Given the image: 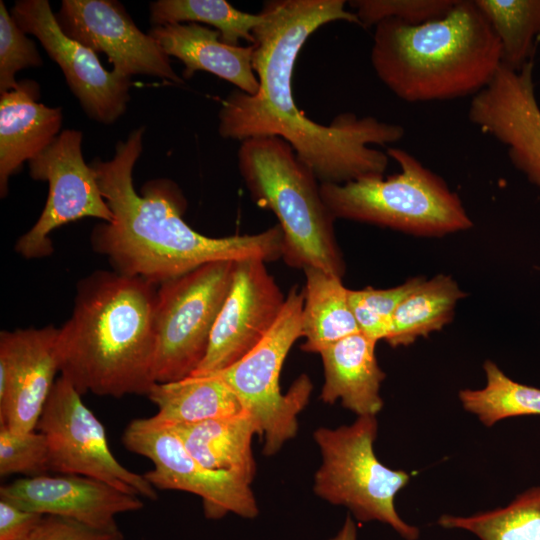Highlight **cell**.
I'll return each mask as SVG.
<instances>
[{"label": "cell", "mask_w": 540, "mask_h": 540, "mask_svg": "<svg viewBox=\"0 0 540 540\" xmlns=\"http://www.w3.org/2000/svg\"><path fill=\"white\" fill-rule=\"evenodd\" d=\"M144 127L118 141L108 161L95 159L101 193L113 219L97 224L91 233L93 250L107 258L112 270L156 286L215 261L249 258L273 262L282 258L283 232L276 224L262 232L210 237L183 219L187 202L171 180L133 185V168L141 155Z\"/></svg>", "instance_id": "obj_2"}, {"label": "cell", "mask_w": 540, "mask_h": 540, "mask_svg": "<svg viewBox=\"0 0 540 540\" xmlns=\"http://www.w3.org/2000/svg\"><path fill=\"white\" fill-rule=\"evenodd\" d=\"M344 0H274L260 11L252 67L259 81L254 95L238 89L222 102L218 114L221 137L243 141L253 137H280L313 172L320 184L382 177L387 153L371 147L401 140L404 128L373 116L346 112L323 125L309 119L296 105L292 78L296 58L305 41L319 27L333 21L360 25Z\"/></svg>", "instance_id": "obj_1"}, {"label": "cell", "mask_w": 540, "mask_h": 540, "mask_svg": "<svg viewBox=\"0 0 540 540\" xmlns=\"http://www.w3.org/2000/svg\"><path fill=\"white\" fill-rule=\"evenodd\" d=\"M0 499L20 508L76 520L104 529H116V516L143 508L137 495L81 475H41L18 479L0 488Z\"/></svg>", "instance_id": "obj_18"}, {"label": "cell", "mask_w": 540, "mask_h": 540, "mask_svg": "<svg viewBox=\"0 0 540 540\" xmlns=\"http://www.w3.org/2000/svg\"><path fill=\"white\" fill-rule=\"evenodd\" d=\"M457 0H355L350 1L360 25L371 27L386 19L420 25L446 16Z\"/></svg>", "instance_id": "obj_32"}, {"label": "cell", "mask_w": 540, "mask_h": 540, "mask_svg": "<svg viewBox=\"0 0 540 540\" xmlns=\"http://www.w3.org/2000/svg\"><path fill=\"white\" fill-rule=\"evenodd\" d=\"M146 396L157 407L150 418L166 426L191 425L244 412L235 393L218 374L155 383Z\"/></svg>", "instance_id": "obj_23"}, {"label": "cell", "mask_w": 540, "mask_h": 540, "mask_svg": "<svg viewBox=\"0 0 540 540\" xmlns=\"http://www.w3.org/2000/svg\"><path fill=\"white\" fill-rule=\"evenodd\" d=\"M25 540H124L119 528L104 530L73 519L44 515Z\"/></svg>", "instance_id": "obj_34"}, {"label": "cell", "mask_w": 540, "mask_h": 540, "mask_svg": "<svg viewBox=\"0 0 540 540\" xmlns=\"http://www.w3.org/2000/svg\"><path fill=\"white\" fill-rule=\"evenodd\" d=\"M257 258L235 262L233 280L213 327L206 355L192 375L217 374L248 354L277 321L285 300Z\"/></svg>", "instance_id": "obj_14"}, {"label": "cell", "mask_w": 540, "mask_h": 540, "mask_svg": "<svg viewBox=\"0 0 540 540\" xmlns=\"http://www.w3.org/2000/svg\"><path fill=\"white\" fill-rule=\"evenodd\" d=\"M58 328L0 333V425L14 432L36 429L59 372L55 355Z\"/></svg>", "instance_id": "obj_17"}, {"label": "cell", "mask_w": 540, "mask_h": 540, "mask_svg": "<svg viewBox=\"0 0 540 540\" xmlns=\"http://www.w3.org/2000/svg\"><path fill=\"white\" fill-rule=\"evenodd\" d=\"M156 292V285L114 270L83 277L72 313L58 328L60 376L81 395H147L156 383Z\"/></svg>", "instance_id": "obj_3"}, {"label": "cell", "mask_w": 540, "mask_h": 540, "mask_svg": "<svg viewBox=\"0 0 540 540\" xmlns=\"http://www.w3.org/2000/svg\"><path fill=\"white\" fill-rule=\"evenodd\" d=\"M304 289L293 285L267 335L242 359L217 373L235 393L243 411L264 439L265 456L276 454L298 431L297 416L307 405L313 385L300 375L283 394L280 374L294 343L302 337Z\"/></svg>", "instance_id": "obj_8"}, {"label": "cell", "mask_w": 540, "mask_h": 540, "mask_svg": "<svg viewBox=\"0 0 540 540\" xmlns=\"http://www.w3.org/2000/svg\"><path fill=\"white\" fill-rule=\"evenodd\" d=\"M63 32L96 54L103 53L112 71L123 78L149 75L183 85L170 57L143 33L125 8L112 0H63L55 14Z\"/></svg>", "instance_id": "obj_15"}, {"label": "cell", "mask_w": 540, "mask_h": 540, "mask_svg": "<svg viewBox=\"0 0 540 540\" xmlns=\"http://www.w3.org/2000/svg\"><path fill=\"white\" fill-rule=\"evenodd\" d=\"M437 524L466 530L480 540H540V486L525 490L501 508L471 516L443 514Z\"/></svg>", "instance_id": "obj_27"}, {"label": "cell", "mask_w": 540, "mask_h": 540, "mask_svg": "<svg viewBox=\"0 0 540 540\" xmlns=\"http://www.w3.org/2000/svg\"><path fill=\"white\" fill-rule=\"evenodd\" d=\"M386 153L398 163V174L320 184L323 201L335 219L417 237H443L472 228L459 196L439 175L401 148L389 147Z\"/></svg>", "instance_id": "obj_6"}, {"label": "cell", "mask_w": 540, "mask_h": 540, "mask_svg": "<svg viewBox=\"0 0 540 540\" xmlns=\"http://www.w3.org/2000/svg\"><path fill=\"white\" fill-rule=\"evenodd\" d=\"M376 416H359L350 425L314 431L322 462L314 476L315 494L348 508L360 522L389 525L405 540H417L418 527L406 523L395 508L396 495L409 483L404 470L385 466L374 452Z\"/></svg>", "instance_id": "obj_7"}, {"label": "cell", "mask_w": 540, "mask_h": 540, "mask_svg": "<svg viewBox=\"0 0 540 540\" xmlns=\"http://www.w3.org/2000/svg\"><path fill=\"white\" fill-rule=\"evenodd\" d=\"M41 65L35 42L26 36L0 1V94L17 88V72Z\"/></svg>", "instance_id": "obj_33"}, {"label": "cell", "mask_w": 540, "mask_h": 540, "mask_svg": "<svg viewBox=\"0 0 540 540\" xmlns=\"http://www.w3.org/2000/svg\"><path fill=\"white\" fill-rule=\"evenodd\" d=\"M329 540H357V527L351 516H347L338 533Z\"/></svg>", "instance_id": "obj_36"}, {"label": "cell", "mask_w": 540, "mask_h": 540, "mask_svg": "<svg viewBox=\"0 0 540 540\" xmlns=\"http://www.w3.org/2000/svg\"><path fill=\"white\" fill-rule=\"evenodd\" d=\"M148 34L169 57L184 64V78H191L202 70L232 83L246 94L254 95L259 91V81L252 67V44H225L220 40L219 31L198 23L154 26Z\"/></svg>", "instance_id": "obj_20"}, {"label": "cell", "mask_w": 540, "mask_h": 540, "mask_svg": "<svg viewBox=\"0 0 540 540\" xmlns=\"http://www.w3.org/2000/svg\"><path fill=\"white\" fill-rule=\"evenodd\" d=\"M39 86L31 80L0 98V195L5 197L9 178L60 134L62 109L38 103Z\"/></svg>", "instance_id": "obj_19"}, {"label": "cell", "mask_w": 540, "mask_h": 540, "mask_svg": "<svg viewBox=\"0 0 540 540\" xmlns=\"http://www.w3.org/2000/svg\"><path fill=\"white\" fill-rule=\"evenodd\" d=\"M370 60L377 77L410 103L476 95L501 66V45L475 0H457L444 17L375 25Z\"/></svg>", "instance_id": "obj_4"}, {"label": "cell", "mask_w": 540, "mask_h": 540, "mask_svg": "<svg viewBox=\"0 0 540 540\" xmlns=\"http://www.w3.org/2000/svg\"><path fill=\"white\" fill-rule=\"evenodd\" d=\"M305 273L301 349L320 353L335 342L360 332L342 278L318 268Z\"/></svg>", "instance_id": "obj_24"}, {"label": "cell", "mask_w": 540, "mask_h": 540, "mask_svg": "<svg viewBox=\"0 0 540 540\" xmlns=\"http://www.w3.org/2000/svg\"><path fill=\"white\" fill-rule=\"evenodd\" d=\"M150 21L155 26L205 23L219 31L223 43L239 46L240 40L254 43L252 31L263 15L237 10L224 0H158L150 5Z\"/></svg>", "instance_id": "obj_28"}, {"label": "cell", "mask_w": 540, "mask_h": 540, "mask_svg": "<svg viewBox=\"0 0 540 540\" xmlns=\"http://www.w3.org/2000/svg\"><path fill=\"white\" fill-rule=\"evenodd\" d=\"M11 16L26 34L36 36L60 66L69 88L90 118L112 124L125 113L131 80L107 71L94 51L68 37L47 0L16 1Z\"/></svg>", "instance_id": "obj_13"}, {"label": "cell", "mask_w": 540, "mask_h": 540, "mask_svg": "<svg viewBox=\"0 0 540 540\" xmlns=\"http://www.w3.org/2000/svg\"><path fill=\"white\" fill-rule=\"evenodd\" d=\"M49 449L46 437L38 430L14 432L0 425V475L22 474L36 477L48 474Z\"/></svg>", "instance_id": "obj_31"}, {"label": "cell", "mask_w": 540, "mask_h": 540, "mask_svg": "<svg viewBox=\"0 0 540 540\" xmlns=\"http://www.w3.org/2000/svg\"><path fill=\"white\" fill-rule=\"evenodd\" d=\"M170 427L206 468L232 473L252 484L256 474L252 441L257 429L247 413Z\"/></svg>", "instance_id": "obj_22"}, {"label": "cell", "mask_w": 540, "mask_h": 540, "mask_svg": "<svg viewBox=\"0 0 540 540\" xmlns=\"http://www.w3.org/2000/svg\"><path fill=\"white\" fill-rule=\"evenodd\" d=\"M377 342L361 332L347 336L322 350L324 403L340 401L359 416H376L383 408L380 395L386 374L378 364Z\"/></svg>", "instance_id": "obj_21"}, {"label": "cell", "mask_w": 540, "mask_h": 540, "mask_svg": "<svg viewBox=\"0 0 540 540\" xmlns=\"http://www.w3.org/2000/svg\"><path fill=\"white\" fill-rule=\"evenodd\" d=\"M237 166L252 200L277 217L283 261L295 269L314 267L343 278L346 265L336 219L323 201L319 181L290 144L274 136L243 140Z\"/></svg>", "instance_id": "obj_5"}, {"label": "cell", "mask_w": 540, "mask_h": 540, "mask_svg": "<svg viewBox=\"0 0 540 540\" xmlns=\"http://www.w3.org/2000/svg\"><path fill=\"white\" fill-rule=\"evenodd\" d=\"M423 278L412 277L386 289H349V303L360 332L376 342L385 340L397 307Z\"/></svg>", "instance_id": "obj_30"}, {"label": "cell", "mask_w": 540, "mask_h": 540, "mask_svg": "<svg viewBox=\"0 0 540 540\" xmlns=\"http://www.w3.org/2000/svg\"><path fill=\"white\" fill-rule=\"evenodd\" d=\"M64 377L56 379L36 430L47 439L50 471L103 481L126 493L157 499L144 475L124 467L110 450L102 423Z\"/></svg>", "instance_id": "obj_10"}, {"label": "cell", "mask_w": 540, "mask_h": 540, "mask_svg": "<svg viewBox=\"0 0 540 540\" xmlns=\"http://www.w3.org/2000/svg\"><path fill=\"white\" fill-rule=\"evenodd\" d=\"M82 132L63 130L53 143L31 159L30 176L49 185L45 207L29 231L15 244L26 259L53 253L50 233L67 223L85 217L110 222L113 214L99 188L94 170L82 155Z\"/></svg>", "instance_id": "obj_12"}, {"label": "cell", "mask_w": 540, "mask_h": 540, "mask_svg": "<svg viewBox=\"0 0 540 540\" xmlns=\"http://www.w3.org/2000/svg\"><path fill=\"white\" fill-rule=\"evenodd\" d=\"M483 370L484 387L462 389L458 393L464 410L486 427L507 418L540 416V388L511 379L491 360L484 362Z\"/></svg>", "instance_id": "obj_26"}, {"label": "cell", "mask_w": 540, "mask_h": 540, "mask_svg": "<svg viewBox=\"0 0 540 540\" xmlns=\"http://www.w3.org/2000/svg\"><path fill=\"white\" fill-rule=\"evenodd\" d=\"M501 45V64L519 71L540 36V0H475Z\"/></svg>", "instance_id": "obj_29"}, {"label": "cell", "mask_w": 540, "mask_h": 540, "mask_svg": "<svg viewBox=\"0 0 540 540\" xmlns=\"http://www.w3.org/2000/svg\"><path fill=\"white\" fill-rule=\"evenodd\" d=\"M534 63L519 71L501 64L487 87L472 97L468 119L506 146L512 165L540 190V106Z\"/></svg>", "instance_id": "obj_16"}, {"label": "cell", "mask_w": 540, "mask_h": 540, "mask_svg": "<svg viewBox=\"0 0 540 540\" xmlns=\"http://www.w3.org/2000/svg\"><path fill=\"white\" fill-rule=\"evenodd\" d=\"M465 297L455 279L438 274L425 277L399 304L384 341L393 348L408 346L449 324Z\"/></svg>", "instance_id": "obj_25"}, {"label": "cell", "mask_w": 540, "mask_h": 540, "mask_svg": "<svg viewBox=\"0 0 540 540\" xmlns=\"http://www.w3.org/2000/svg\"><path fill=\"white\" fill-rule=\"evenodd\" d=\"M126 449L149 459L153 468L143 474L157 490H178L199 496L204 514L220 519L228 513L253 519L259 513L251 484L232 473L199 463L176 431L149 418L132 420L124 429Z\"/></svg>", "instance_id": "obj_11"}, {"label": "cell", "mask_w": 540, "mask_h": 540, "mask_svg": "<svg viewBox=\"0 0 540 540\" xmlns=\"http://www.w3.org/2000/svg\"><path fill=\"white\" fill-rule=\"evenodd\" d=\"M235 262H210L157 286L156 383L186 378L203 361L231 288Z\"/></svg>", "instance_id": "obj_9"}, {"label": "cell", "mask_w": 540, "mask_h": 540, "mask_svg": "<svg viewBox=\"0 0 540 540\" xmlns=\"http://www.w3.org/2000/svg\"><path fill=\"white\" fill-rule=\"evenodd\" d=\"M43 516L0 499V540H25Z\"/></svg>", "instance_id": "obj_35"}]
</instances>
